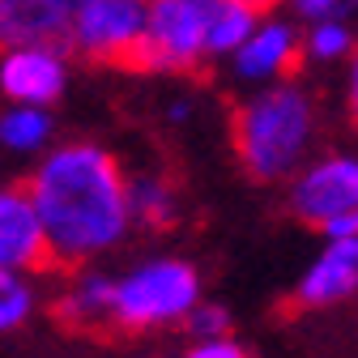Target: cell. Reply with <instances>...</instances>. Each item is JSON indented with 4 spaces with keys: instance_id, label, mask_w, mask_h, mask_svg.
<instances>
[{
    "instance_id": "1",
    "label": "cell",
    "mask_w": 358,
    "mask_h": 358,
    "mask_svg": "<svg viewBox=\"0 0 358 358\" xmlns=\"http://www.w3.org/2000/svg\"><path fill=\"white\" fill-rule=\"evenodd\" d=\"M30 201L38 209L52 260L85 264L120 248L132 231L128 175L99 141L52 145L30 171Z\"/></svg>"
},
{
    "instance_id": "2",
    "label": "cell",
    "mask_w": 358,
    "mask_h": 358,
    "mask_svg": "<svg viewBox=\"0 0 358 358\" xmlns=\"http://www.w3.org/2000/svg\"><path fill=\"white\" fill-rule=\"evenodd\" d=\"M316 99L294 77L273 81L243 99L231 115V141L235 158L256 184H278V179L299 175L311 141H316Z\"/></svg>"
},
{
    "instance_id": "3",
    "label": "cell",
    "mask_w": 358,
    "mask_h": 358,
    "mask_svg": "<svg viewBox=\"0 0 358 358\" xmlns=\"http://www.w3.org/2000/svg\"><path fill=\"white\" fill-rule=\"evenodd\" d=\"M201 303V273L179 256H154L137 268L115 278L111 324L124 333H150L162 324L188 320V311Z\"/></svg>"
},
{
    "instance_id": "4",
    "label": "cell",
    "mask_w": 358,
    "mask_h": 358,
    "mask_svg": "<svg viewBox=\"0 0 358 358\" xmlns=\"http://www.w3.org/2000/svg\"><path fill=\"white\" fill-rule=\"evenodd\" d=\"M217 0H150L137 73H196L209 60V22Z\"/></svg>"
},
{
    "instance_id": "5",
    "label": "cell",
    "mask_w": 358,
    "mask_h": 358,
    "mask_svg": "<svg viewBox=\"0 0 358 358\" xmlns=\"http://www.w3.org/2000/svg\"><path fill=\"white\" fill-rule=\"evenodd\" d=\"M150 0H81L64 48L90 64H137V52L145 43Z\"/></svg>"
},
{
    "instance_id": "6",
    "label": "cell",
    "mask_w": 358,
    "mask_h": 358,
    "mask_svg": "<svg viewBox=\"0 0 358 358\" xmlns=\"http://www.w3.org/2000/svg\"><path fill=\"white\" fill-rule=\"evenodd\" d=\"M286 205L303 227H316V231H324L337 217L358 213V158L333 154V158L303 166L290 179Z\"/></svg>"
},
{
    "instance_id": "7",
    "label": "cell",
    "mask_w": 358,
    "mask_h": 358,
    "mask_svg": "<svg viewBox=\"0 0 358 358\" xmlns=\"http://www.w3.org/2000/svg\"><path fill=\"white\" fill-rule=\"evenodd\" d=\"M69 48L64 43H30L0 52V94L9 103L52 107L69 90Z\"/></svg>"
},
{
    "instance_id": "8",
    "label": "cell",
    "mask_w": 358,
    "mask_h": 358,
    "mask_svg": "<svg viewBox=\"0 0 358 358\" xmlns=\"http://www.w3.org/2000/svg\"><path fill=\"white\" fill-rule=\"evenodd\" d=\"M299 60H303L299 30L290 22H282V17H260L256 30H252V38L231 56V69L248 85H273V81L294 77Z\"/></svg>"
},
{
    "instance_id": "9",
    "label": "cell",
    "mask_w": 358,
    "mask_h": 358,
    "mask_svg": "<svg viewBox=\"0 0 358 358\" xmlns=\"http://www.w3.org/2000/svg\"><path fill=\"white\" fill-rule=\"evenodd\" d=\"M43 264H52V248L30 201V188L0 184V268L34 273Z\"/></svg>"
},
{
    "instance_id": "10",
    "label": "cell",
    "mask_w": 358,
    "mask_h": 358,
    "mask_svg": "<svg viewBox=\"0 0 358 358\" xmlns=\"http://www.w3.org/2000/svg\"><path fill=\"white\" fill-rule=\"evenodd\" d=\"M358 290V235L354 239H329L316 264L307 268L294 286V307L316 311L350 299Z\"/></svg>"
},
{
    "instance_id": "11",
    "label": "cell",
    "mask_w": 358,
    "mask_h": 358,
    "mask_svg": "<svg viewBox=\"0 0 358 358\" xmlns=\"http://www.w3.org/2000/svg\"><path fill=\"white\" fill-rule=\"evenodd\" d=\"M73 13L60 0H0V52L30 43H64Z\"/></svg>"
},
{
    "instance_id": "12",
    "label": "cell",
    "mask_w": 358,
    "mask_h": 358,
    "mask_svg": "<svg viewBox=\"0 0 358 358\" xmlns=\"http://www.w3.org/2000/svg\"><path fill=\"white\" fill-rule=\"evenodd\" d=\"M111 303H115V278L99 268H81V273L56 294V320L73 333H90L99 324H111Z\"/></svg>"
},
{
    "instance_id": "13",
    "label": "cell",
    "mask_w": 358,
    "mask_h": 358,
    "mask_svg": "<svg viewBox=\"0 0 358 358\" xmlns=\"http://www.w3.org/2000/svg\"><path fill=\"white\" fill-rule=\"evenodd\" d=\"M56 137V115L52 107H30V103H9L0 111V150L22 154V158H43Z\"/></svg>"
},
{
    "instance_id": "14",
    "label": "cell",
    "mask_w": 358,
    "mask_h": 358,
    "mask_svg": "<svg viewBox=\"0 0 358 358\" xmlns=\"http://www.w3.org/2000/svg\"><path fill=\"white\" fill-rule=\"evenodd\" d=\"M128 205H132V222H141L145 231H166L179 217V192L171 188L166 175H132L128 179Z\"/></svg>"
},
{
    "instance_id": "15",
    "label": "cell",
    "mask_w": 358,
    "mask_h": 358,
    "mask_svg": "<svg viewBox=\"0 0 358 358\" xmlns=\"http://www.w3.org/2000/svg\"><path fill=\"white\" fill-rule=\"evenodd\" d=\"M260 13L235 5V0H217L213 5V22H209V60H222V56H235L243 43L252 38Z\"/></svg>"
},
{
    "instance_id": "16",
    "label": "cell",
    "mask_w": 358,
    "mask_h": 358,
    "mask_svg": "<svg viewBox=\"0 0 358 358\" xmlns=\"http://www.w3.org/2000/svg\"><path fill=\"white\" fill-rule=\"evenodd\" d=\"M34 282L17 268H0V333H13L34 316Z\"/></svg>"
},
{
    "instance_id": "17",
    "label": "cell",
    "mask_w": 358,
    "mask_h": 358,
    "mask_svg": "<svg viewBox=\"0 0 358 358\" xmlns=\"http://www.w3.org/2000/svg\"><path fill=\"white\" fill-rule=\"evenodd\" d=\"M354 48H358V43H354V34H350L345 22H311V30L303 38V52L311 60H320V64L341 60V56H354Z\"/></svg>"
},
{
    "instance_id": "18",
    "label": "cell",
    "mask_w": 358,
    "mask_h": 358,
    "mask_svg": "<svg viewBox=\"0 0 358 358\" xmlns=\"http://www.w3.org/2000/svg\"><path fill=\"white\" fill-rule=\"evenodd\" d=\"M184 329H188L196 341H209V337H227V329H231V311H227V307H217V303H205V299H201V303L188 311Z\"/></svg>"
},
{
    "instance_id": "19",
    "label": "cell",
    "mask_w": 358,
    "mask_h": 358,
    "mask_svg": "<svg viewBox=\"0 0 358 358\" xmlns=\"http://www.w3.org/2000/svg\"><path fill=\"white\" fill-rule=\"evenodd\" d=\"M290 5L307 22H345L350 13H358V0H290Z\"/></svg>"
},
{
    "instance_id": "20",
    "label": "cell",
    "mask_w": 358,
    "mask_h": 358,
    "mask_svg": "<svg viewBox=\"0 0 358 358\" xmlns=\"http://www.w3.org/2000/svg\"><path fill=\"white\" fill-rule=\"evenodd\" d=\"M184 358H252V354L231 337H209V341H192V350Z\"/></svg>"
},
{
    "instance_id": "21",
    "label": "cell",
    "mask_w": 358,
    "mask_h": 358,
    "mask_svg": "<svg viewBox=\"0 0 358 358\" xmlns=\"http://www.w3.org/2000/svg\"><path fill=\"white\" fill-rule=\"evenodd\" d=\"M345 107H350V120L358 124V48L350 56V85H345Z\"/></svg>"
},
{
    "instance_id": "22",
    "label": "cell",
    "mask_w": 358,
    "mask_h": 358,
    "mask_svg": "<svg viewBox=\"0 0 358 358\" xmlns=\"http://www.w3.org/2000/svg\"><path fill=\"white\" fill-rule=\"evenodd\" d=\"M235 5H243V9H252V13H273L282 0H235Z\"/></svg>"
},
{
    "instance_id": "23",
    "label": "cell",
    "mask_w": 358,
    "mask_h": 358,
    "mask_svg": "<svg viewBox=\"0 0 358 358\" xmlns=\"http://www.w3.org/2000/svg\"><path fill=\"white\" fill-rule=\"evenodd\" d=\"M166 115H171V124H184V120L192 115V103L179 99V103H171V107H166Z\"/></svg>"
},
{
    "instance_id": "24",
    "label": "cell",
    "mask_w": 358,
    "mask_h": 358,
    "mask_svg": "<svg viewBox=\"0 0 358 358\" xmlns=\"http://www.w3.org/2000/svg\"><path fill=\"white\" fill-rule=\"evenodd\" d=\"M60 5H64L69 13H77V5H81V0H60Z\"/></svg>"
}]
</instances>
